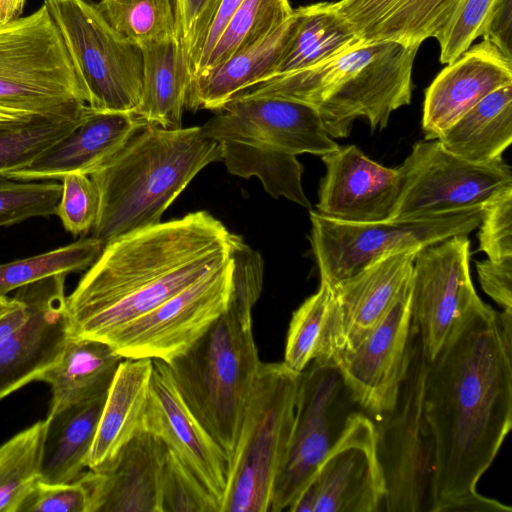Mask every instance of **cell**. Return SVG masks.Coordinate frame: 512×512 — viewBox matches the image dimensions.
<instances>
[{"label":"cell","mask_w":512,"mask_h":512,"mask_svg":"<svg viewBox=\"0 0 512 512\" xmlns=\"http://www.w3.org/2000/svg\"><path fill=\"white\" fill-rule=\"evenodd\" d=\"M424 412L435 447L431 512L473 494L512 427V310L483 301L427 362Z\"/></svg>","instance_id":"6da1fadb"},{"label":"cell","mask_w":512,"mask_h":512,"mask_svg":"<svg viewBox=\"0 0 512 512\" xmlns=\"http://www.w3.org/2000/svg\"><path fill=\"white\" fill-rule=\"evenodd\" d=\"M96 7L118 33L139 46L176 36L173 0H99Z\"/></svg>","instance_id":"74e56055"},{"label":"cell","mask_w":512,"mask_h":512,"mask_svg":"<svg viewBox=\"0 0 512 512\" xmlns=\"http://www.w3.org/2000/svg\"><path fill=\"white\" fill-rule=\"evenodd\" d=\"M65 274L29 283L14 296L29 310L25 324L0 342V400L55 363L69 335Z\"/></svg>","instance_id":"e0dca14e"},{"label":"cell","mask_w":512,"mask_h":512,"mask_svg":"<svg viewBox=\"0 0 512 512\" xmlns=\"http://www.w3.org/2000/svg\"><path fill=\"white\" fill-rule=\"evenodd\" d=\"M233 287V261L211 270L104 342L123 358L165 362L184 353L226 311Z\"/></svg>","instance_id":"4fadbf2b"},{"label":"cell","mask_w":512,"mask_h":512,"mask_svg":"<svg viewBox=\"0 0 512 512\" xmlns=\"http://www.w3.org/2000/svg\"><path fill=\"white\" fill-rule=\"evenodd\" d=\"M322 178L317 212L343 222L389 220L401 191L398 168H388L366 156L357 146L338 147L321 156Z\"/></svg>","instance_id":"ffe728a7"},{"label":"cell","mask_w":512,"mask_h":512,"mask_svg":"<svg viewBox=\"0 0 512 512\" xmlns=\"http://www.w3.org/2000/svg\"><path fill=\"white\" fill-rule=\"evenodd\" d=\"M426 368L413 327L410 364L397 403L374 423L387 512H431L435 447L424 412Z\"/></svg>","instance_id":"30bf717a"},{"label":"cell","mask_w":512,"mask_h":512,"mask_svg":"<svg viewBox=\"0 0 512 512\" xmlns=\"http://www.w3.org/2000/svg\"><path fill=\"white\" fill-rule=\"evenodd\" d=\"M61 180L62 193L56 215L68 232L74 236L86 235L98 216V190L90 175L67 174Z\"/></svg>","instance_id":"b9f144b4"},{"label":"cell","mask_w":512,"mask_h":512,"mask_svg":"<svg viewBox=\"0 0 512 512\" xmlns=\"http://www.w3.org/2000/svg\"><path fill=\"white\" fill-rule=\"evenodd\" d=\"M299 375L283 362L261 363L228 463L221 512L269 511L292 433Z\"/></svg>","instance_id":"52a82bcc"},{"label":"cell","mask_w":512,"mask_h":512,"mask_svg":"<svg viewBox=\"0 0 512 512\" xmlns=\"http://www.w3.org/2000/svg\"><path fill=\"white\" fill-rule=\"evenodd\" d=\"M0 107L32 115L90 110L82 82L46 6L0 24Z\"/></svg>","instance_id":"ba28073f"},{"label":"cell","mask_w":512,"mask_h":512,"mask_svg":"<svg viewBox=\"0 0 512 512\" xmlns=\"http://www.w3.org/2000/svg\"><path fill=\"white\" fill-rule=\"evenodd\" d=\"M106 396L47 415L39 480L52 484L70 483L81 476Z\"/></svg>","instance_id":"f546056e"},{"label":"cell","mask_w":512,"mask_h":512,"mask_svg":"<svg viewBox=\"0 0 512 512\" xmlns=\"http://www.w3.org/2000/svg\"><path fill=\"white\" fill-rule=\"evenodd\" d=\"M173 3L176 38L183 51L190 74L217 0H173Z\"/></svg>","instance_id":"ee69618b"},{"label":"cell","mask_w":512,"mask_h":512,"mask_svg":"<svg viewBox=\"0 0 512 512\" xmlns=\"http://www.w3.org/2000/svg\"><path fill=\"white\" fill-rule=\"evenodd\" d=\"M483 291L503 310H512V257L476 263Z\"/></svg>","instance_id":"bcb514c9"},{"label":"cell","mask_w":512,"mask_h":512,"mask_svg":"<svg viewBox=\"0 0 512 512\" xmlns=\"http://www.w3.org/2000/svg\"><path fill=\"white\" fill-rule=\"evenodd\" d=\"M87 113L38 115L1 126L0 174H8L27 165L44 149L75 128Z\"/></svg>","instance_id":"8d00e7d4"},{"label":"cell","mask_w":512,"mask_h":512,"mask_svg":"<svg viewBox=\"0 0 512 512\" xmlns=\"http://www.w3.org/2000/svg\"><path fill=\"white\" fill-rule=\"evenodd\" d=\"M29 317L26 304L16 296L0 297V342L20 329Z\"/></svg>","instance_id":"681fc988"},{"label":"cell","mask_w":512,"mask_h":512,"mask_svg":"<svg viewBox=\"0 0 512 512\" xmlns=\"http://www.w3.org/2000/svg\"><path fill=\"white\" fill-rule=\"evenodd\" d=\"M317 498V486L314 479H312L298 494L287 510L291 512H314Z\"/></svg>","instance_id":"f907efd6"},{"label":"cell","mask_w":512,"mask_h":512,"mask_svg":"<svg viewBox=\"0 0 512 512\" xmlns=\"http://www.w3.org/2000/svg\"><path fill=\"white\" fill-rule=\"evenodd\" d=\"M512 61V0H499L481 35Z\"/></svg>","instance_id":"7dc6e473"},{"label":"cell","mask_w":512,"mask_h":512,"mask_svg":"<svg viewBox=\"0 0 512 512\" xmlns=\"http://www.w3.org/2000/svg\"><path fill=\"white\" fill-rule=\"evenodd\" d=\"M18 512H88V495L78 481L52 484L37 480Z\"/></svg>","instance_id":"f6af8a7d"},{"label":"cell","mask_w":512,"mask_h":512,"mask_svg":"<svg viewBox=\"0 0 512 512\" xmlns=\"http://www.w3.org/2000/svg\"><path fill=\"white\" fill-rule=\"evenodd\" d=\"M103 244L94 237H83L28 258L0 264V297L45 277L88 269L98 258Z\"/></svg>","instance_id":"d590c367"},{"label":"cell","mask_w":512,"mask_h":512,"mask_svg":"<svg viewBox=\"0 0 512 512\" xmlns=\"http://www.w3.org/2000/svg\"><path fill=\"white\" fill-rule=\"evenodd\" d=\"M437 140L447 151L469 162L501 159L512 142V84L487 95Z\"/></svg>","instance_id":"4dcf8cb0"},{"label":"cell","mask_w":512,"mask_h":512,"mask_svg":"<svg viewBox=\"0 0 512 512\" xmlns=\"http://www.w3.org/2000/svg\"><path fill=\"white\" fill-rule=\"evenodd\" d=\"M417 252L381 257L333 288L340 322L338 355L357 346L410 283Z\"/></svg>","instance_id":"cb8c5ba5"},{"label":"cell","mask_w":512,"mask_h":512,"mask_svg":"<svg viewBox=\"0 0 512 512\" xmlns=\"http://www.w3.org/2000/svg\"><path fill=\"white\" fill-rule=\"evenodd\" d=\"M479 228V249L489 259L512 257V187L484 206Z\"/></svg>","instance_id":"7bdbcfd3"},{"label":"cell","mask_w":512,"mask_h":512,"mask_svg":"<svg viewBox=\"0 0 512 512\" xmlns=\"http://www.w3.org/2000/svg\"><path fill=\"white\" fill-rule=\"evenodd\" d=\"M62 184L16 180L0 174V227L56 215Z\"/></svg>","instance_id":"f35d334b"},{"label":"cell","mask_w":512,"mask_h":512,"mask_svg":"<svg viewBox=\"0 0 512 512\" xmlns=\"http://www.w3.org/2000/svg\"><path fill=\"white\" fill-rule=\"evenodd\" d=\"M167 448L142 429L111 458L77 479L88 495V512H161V478Z\"/></svg>","instance_id":"44dd1931"},{"label":"cell","mask_w":512,"mask_h":512,"mask_svg":"<svg viewBox=\"0 0 512 512\" xmlns=\"http://www.w3.org/2000/svg\"><path fill=\"white\" fill-rule=\"evenodd\" d=\"M419 47L395 41L362 43L241 93L304 102L319 112L332 138L347 137L359 117L365 118L372 130L384 129L392 112L411 102L412 68Z\"/></svg>","instance_id":"277c9868"},{"label":"cell","mask_w":512,"mask_h":512,"mask_svg":"<svg viewBox=\"0 0 512 512\" xmlns=\"http://www.w3.org/2000/svg\"><path fill=\"white\" fill-rule=\"evenodd\" d=\"M401 191L392 219H417L484 207L512 187V172L501 158L473 163L440 142L415 143L402 165Z\"/></svg>","instance_id":"7c38bea8"},{"label":"cell","mask_w":512,"mask_h":512,"mask_svg":"<svg viewBox=\"0 0 512 512\" xmlns=\"http://www.w3.org/2000/svg\"><path fill=\"white\" fill-rule=\"evenodd\" d=\"M161 512H220V506L184 463L167 449L161 478Z\"/></svg>","instance_id":"ab89813d"},{"label":"cell","mask_w":512,"mask_h":512,"mask_svg":"<svg viewBox=\"0 0 512 512\" xmlns=\"http://www.w3.org/2000/svg\"><path fill=\"white\" fill-rule=\"evenodd\" d=\"M143 121L133 113L92 109L80 123L6 176L22 181L62 179L67 174L91 175L104 166Z\"/></svg>","instance_id":"603a6c76"},{"label":"cell","mask_w":512,"mask_h":512,"mask_svg":"<svg viewBox=\"0 0 512 512\" xmlns=\"http://www.w3.org/2000/svg\"><path fill=\"white\" fill-rule=\"evenodd\" d=\"M255 304L232 287L226 311L184 353L166 362L183 400L228 463L262 363L252 329Z\"/></svg>","instance_id":"8992f818"},{"label":"cell","mask_w":512,"mask_h":512,"mask_svg":"<svg viewBox=\"0 0 512 512\" xmlns=\"http://www.w3.org/2000/svg\"><path fill=\"white\" fill-rule=\"evenodd\" d=\"M242 2L243 0H217L199 54L191 69V81L210 55L225 26Z\"/></svg>","instance_id":"c3c4849f"},{"label":"cell","mask_w":512,"mask_h":512,"mask_svg":"<svg viewBox=\"0 0 512 512\" xmlns=\"http://www.w3.org/2000/svg\"><path fill=\"white\" fill-rule=\"evenodd\" d=\"M345 385L333 360L315 359L299 375L292 433L269 512L287 510L336 441Z\"/></svg>","instance_id":"5bb4252c"},{"label":"cell","mask_w":512,"mask_h":512,"mask_svg":"<svg viewBox=\"0 0 512 512\" xmlns=\"http://www.w3.org/2000/svg\"><path fill=\"white\" fill-rule=\"evenodd\" d=\"M313 479L318 492L314 512L379 510L386 490L369 417L360 412L347 415Z\"/></svg>","instance_id":"ac0fdd59"},{"label":"cell","mask_w":512,"mask_h":512,"mask_svg":"<svg viewBox=\"0 0 512 512\" xmlns=\"http://www.w3.org/2000/svg\"><path fill=\"white\" fill-rule=\"evenodd\" d=\"M470 240L456 235L416 253L411 276V324L427 362L454 326L482 300L470 276Z\"/></svg>","instance_id":"9a60e30c"},{"label":"cell","mask_w":512,"mask_h":512,"mask_svg":"<svg viewBox=\"0 0 512 512\" xmlns=\"http://www.w3.org/2000/svg\"><path fill=\"white\" fill-rule=\"evenodd\" d=\"M300 19L297 8L268 36L194 78L186 108L218 111L242 91L265 81L289 47Z\"/></svg>","instance_id":"484cf974"},{"label":"cell","mask_w":512,"mask_h":512,"mask_svg":"<svg viewBox=\"0 0 512 512\" xmlns=\"http://www.w3.org/2000/svg\"><path fill=\"white\" fill-rule=\"evenodd\" d=\"M460 0H339L335 10L363 43L418 45L437 38Z\"/></svg>","instance_id":"d4e9b609"},{"label":"cell","mask_w":512,"mask_h":512,"mask_svg":"<svg viewBox=\"0 0 512 512\" xmlns=\"http://www.w3.org/2000/svg\"><path fill=\"white\" fill-rule=\"evenodd\" d=\"M123 359L104 341L69 334L57 361L36 380L51 387L48 415L106 395Z\"/></svg>","instance_id":"4316f807"},{"label":"cell","mask_w":512,"mask_h":512,"mask_svg":"<svg viewBox=\"0 0 512 512\" xmlns=\"http://www.w3.org/2000/svg\"><path fill=\"white\" fill-rule=\"evenodd\" d=\"M299 8L301 19L295 35L266 80L312 67L363 43L335 10L333 2Z\"/></svg>","instance_id":"d6a6232c"},{"label":"cell","mask_w":512,"mask_h":512,"mask_svg":"<svg viewBox=\"0 0 512 512\" xmlns=\"http://www.w3.org/2000/svg\"><path fill=\"white\" fill-rule=\"evenodd\" d=\"M293 12L290 0H243L194 78L268 36Z\"/></svg>","instance_id":"e575fe53"},{"label":"cell","mask_w":512,"mask_h":512,"mask_svg":"<svg viewBox=\"0 0 512 512\" xmlns=\"http://www.w3.org/2000/svg\"><path fill=\"white\" fill-rule=\"evenodd\" d=\"M499 0H460L451 18L436 40L439 60L449 64L467 51L481 37Z\"/></svg>","instance_id":"60d3db41"},{"label":"cell","mask_w":512,"mask_h":512,"mask_svg":"<svg viewBox=\"0 0 512 512\" xmlns=\"http://www.w3.org/2000/svg\"><path fill=\"white\" fill-rule=\"evenodd\" d=\"M237 236L196 211L108 242L66 297L69 334L105 341L226 263Z\"/></svg>","instance_id":"7a4b0ae2"},{"label":"cell","mask_w":512,"mask_h":512,"mask_svg":"<svg viewBox=\"0 0 512 512\" xmlns=\"http://www.w3.org/2000/svg\"><path fill=\"white\" fill-rule=\"evenodd\" d=\"M153 360L124 358L108 390L95 438L86 458L92 469L111 458L144 428Z\"/></svg>","instance_id":"83f0119b"},{"label":"cell","mask_w":512,"mask_h":512,"mask_svg":"<svg viewBox=\"0 0 512 512\" xmlns=\"http://www.w3.org/2000/svg\"><path fill=\"white\" fill-rule=\"evenodd\" d=\"M34 116L38 115L0 107V127L14 122L23 121Z\"/></svg>","instance_id":"f5cc1de1"},{"label":"cell","mask_w":512,"mask_h":512,"mask_svg":"<svg viewBox=\"0 0 512 512\" xmlns=\"http://www.w3.org/2000/svg\"><path fill=\"white\" fill-rule=\"evenodd\" d=\"M339 351L340 322L334 289L321 281L317 292L292 314L283 363L300 374L313 360H334Z\"/></svg>","instance_id":"1f68e13d"},{"label":"cell","mask_w":512,"mask_h":512,"mask_svg":"<svg viewBox=\"0 0 512 512\" xmlns=\"http://www.w3.org/2000/svg\"><path fill=\"white\" fill-rule=\"evenodd\" d=\"M412 337L410 281L360 343L334 359L351 399L367 412L377 416L395 407L410 364Z\"/></svg>","instance_id":"2e32d148"},{"label":"cell","mask_w":512,"mask_h":512,"mask_svg":"<svg viewBox=\"0 0 512 512\" xmlns=\"http://www.w3.org/2000/svg\"><path fill=\"white\" fill-rule=\"evenodd\" d=\"M482 206L417 219L351 223L310 211V243L321 281L332 288L372 262L402 251H419L478 228Z\"/></svg>","instance_id":"8fae6325"},{"label":"cell","mask_w":512,"mask_h":512,"mask_svg":"<svg viewBox=\"0 0 512 512\" xmlns=\"http://www.w3.org/2000/svg\"><path fill=\"white\" fill-rule=\"evenodd\" d=\"M201 127L220 144L230 174L258 178L274 198L301 189L297 155L322 156L339 147L314 107L274 95L239 93Z\"/></svg>","instance_id":"5b68a950"},{"label":"cell","mask_w":512,"mask_h":512,"mask_svg":"<svg viewBox=\"0 0 512 512\" xmlns=\"http://www.w3.org/2000/svg\"><path fill=\"white\" fill-rule=\"evenodd\" d=\"M220 144L201 126L165 129L142 122L124 146L90 175L99 194L92 237L103 246L161 222L162 215L207 165Z\"/></svg>","instance_id":"3957f363"},{"label":"cell","mask_w":512,"mask_h":512,"mask_svg":"<svg viewBox=\"0 0 512 512\" xmlns=\"http://www.w3.org/2000/svg\"><path fill=\"white\" fill-rule=\"evenodd\" d=\"M512 84V61L488 41L447 64L425 93L422 129L435 140L493 91Z\"/></svg>","instance_id":"7402d4cb"},{"label":"cell","mask_w":512,"mask_h":512,"mask_svg":"<svg viewBox=\"0 0 512 512\" xmlns=\"http://www.w3.org/2000/svg\"><path fill=\"white\" fill-rule=\"evenodd\" d=\"M93 111L135 113L142 97L139 45L118 33L89 0H44Z\"/></svg>","instance_id":"9c48e42d"},{"label":"cell","mask_w":512,"mask_h":512,"mask_svg":"<svg viewBox=\"0 0 512 512\" xmlns=\"http://www.w3.org/2000/svg\"><path fill=\"white\" fill-rule=\"evenodd\" d=\"M26 0H0V24L22 16Z\"/></svg>","instance_id":"816d5d0a"},{"label":"cell","mask_w":512,"mask_h":512,"mask_svg":"<svg viewBox=\"0 0 512 512\" xmlns=\"http://www.w3.org/2000/svg\"><path fill=\"white\" fill-rule=\"evenodd\" d=\"M46 428L37 421L0 445V512H18L39 479Z\"/></svg>","instance_id":"836d02e7"},{"label":"cell","mask_w":512,"mask_h":512,"mask_svg":"<svg viewBox=\"0 0 512 512\" xmlns=\"http://www.w3.org/2000/svg\"><path fill=\"white\" fill-rule=\"evenodd\" d=\"M140 48L142 97L134 115L165 129H179L191 81L181 46L176 36H172Z\"/></svg>","instance_id":"f1b7e54d"},{"label":"cell","mask_w":512,"mask_h":512,"mask_svg":"<svg viewBox=\"0 0 512 512\" xmlns=\"http://www.w3.org/2000/svg\"><path fill=\"white\" fill-rule=\"evenodd\" d=\"M144 429L156 434L196 476L220 506L228 458L183 400L163 360H153Z\"/></svg>","instance_id":"d6986e66"}]
</instances>
